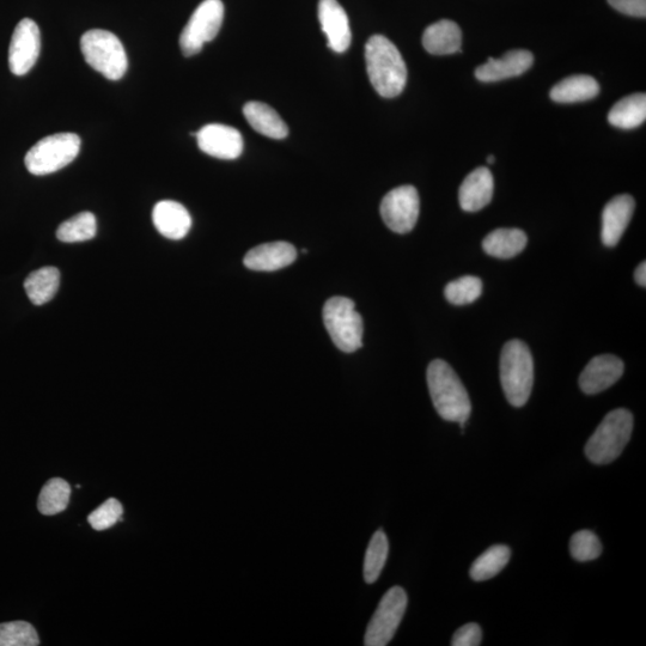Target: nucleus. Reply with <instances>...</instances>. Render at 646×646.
<instances>
[{"label":"nucleus","instance_id":"e433bc0d","mask_svg":"<svg viewBox=\"0 0 646 646\" xmlns=\"http://www.w3.org/2000/svg\"><path fill=\"white\" fill-rule=\"evenodd\" d=\"M495 161H496L495 156L491 155V156L487 157V163L493 164V163H495Z\"/></svg>","mask_w":646,"mask_h":646},{"label":"nucleus","instance_id":"72a5a7b5","mask_svg":"<svg viewBox=\"0 0 646 646\" xmlns=\"http://www.w3.org/2000/svg\"><path fill=\"white\" fill-rule=\"evenodd\" d=\"M483 639V632H481L478 624L469 623L462 626L461 629L455 632L453 637V646H478Z\"/></svg>","mask_w":646,"mask_h":646},{"label":"nucleus","instance_id":"f8f14e48","mask_svg":"<svg viewBox=\"0 0 646 646\" xmlns=\"http://www.w3.org/2000/svg\"><path fill=\"white\" fill-rule=\"evenodd\" d=\"M195 137L201 151L219 160H236L242 155V134L234 127L221 124L206 125Z\"/></svg>","mask_w":646,"mask_h":646},{"label":"nucleus","instance_id":"6e6552de","mask_svg":"<svg viewBox=\"0 0 646 646\" xmlns=\"http://www.w3.org/2000/svg\"><path fill=\"white\" fill-rule=\"evenodd\" d=\"M224 20L222 0H204L193 12L182 30L180 47L185 57H192L203 50L206 42L216 38Z\"/></svg>","mask_w":646,"mask_h":646},{"label":"nucleus","instance_id":"6ab92c4d","mask_svg":"<svg viewBox=\"0 0 646 646\" xmlns=\"http://www.w3.org/2000/svg\"><path fill=\"white\" fill-rule=\"evenodd\" d=\"M495 181L489 168L480 167L467 176L459 191L461 209L466 212L483 210L491 203Z\"/></svg>","mask_w":646,"mask_h":646},{"label":"nucleus","instance_id":"1a4fd4ad","mask_svg":"<svg viewBox=\"0 0 646 646\" xmlns=\"http://www.w3.org/2000/svg\"><path fill=\"white\" fill-rule=\"evenodd\" d=\"M408 603L406 591L401 587L389 589L371 618L365 632V646H386L395 636L404 618Z\"/></svg>","mask_w":646,"mask_h":646},{"label":"nucleus","instance_id":"2f4dec72","mask_svg":"<svg viewBox=\"0 0 646 646\" xmlns=\"http://www.w3.org/2000/svg\"><path fill=\"white\" fill-rule=\"evenodd\" d=\"M570 552L572 558L577 562L585 563L599 558L602 553L601 541L590 530H580L572 535L570 541Z\"/></svg>","mask_w":646,"mask_h":646},{"label":"nucleus","instance_id":"b1692460","mask_svg":"<svg viewBox=\"0 0 646 646\" xmlns=\"http://www.w3.org/2000/svg\"><path fill=\"white\" fill-rule=\"evenodd\" d=\"M60 286V272L56 267H42L40 270L29 274L24 282L30 302L35 306H44V304L53 300L57 295Z\"/></svg>","mask_w":646,"mask_h":646},{"label":"nucleus","instance_id":"7ed1b4c3","mask_svg":"<svg viewBox=\"0 0 646 646\" xmlns=\"http://www.w3.org/2000/svg\"><path fill=\"white\" fill-rule=\"evenodd\" d=\"M501 381L505 398L511 405L527 404L534 385L532 352L521 340H510L504 345L501 356Z\"/></svg>","mask_w":646,"mask_h":646},{"label":"nucleus","instance_id":"423d86ee","mask_svg":"<svg viewBox=\"0 0 646 646\" xmlns=\"http://www.w3.org/2000/svg\"><path fill=\"white\" fill-rule=\"evenodd\" d=\"M329 337L340 351L351 353L363 345V319L355 302L346 297H332L322 310Z\"/></svg>","mask_w":646,"mask_h":646},{"label":"nucleus","instance_id":"4468645a","mask_svg":"<svg viewBox=\"0 0 646 646\" xmlns=\"http://www.w3.org/2000/svg\"><path fill=\"white\" fill-rule=\"evenodd\" d=\"M319 20L326 34L328 47L335 53L349 50L352 40L349 17L337 0H320Z\"/></svg>","mask_w":646,"mask_h":646},{"label":"nucleus","instance_id":"39448f33","mask_svg":"<svg viewBox=\"0 0 646 646\" xmlns=\"http://www.w3.org/2000/svg\"><path fill=\"white\" fill-rule=\"evenodd\" d=\"M81 50L85 62L109 81L125 76L129 60L117 35L107 30H89L82 36Z\"/></svg>","mask_w":646,"mask_h":646},{"label":"nucleus","instance_id":"2eb2a0df","mask_svg":"<svg viewBox=\"0 0 646 646\" xmlns=\"http://www.w3.org/2000/svg\"><path fill=\"white\" fill-rule=\"evenodd\" d=\"M635 206V199L629 194L618 195L609 201L602 212L601 239L603 245L609 248L618 245L625 230L629 227Z\"/></svg>","mask_w":646,"mask_h":646},{"label":"nucleus","instance_id":"c9c22d12","mask_svg":"<svg viewBox=\"0 0 646 646\" xmlns=\"http://www.w3.org/2000/svg\"><path fill=\"white\" fill-rule=\"evenodd\" d=\"M635 280L639 286H642V288H645L646 286V264L645 261L642 262L641 265L637 267V270L635 272Z\"/></svg>","mask_w":646,"mask_h":646},{"label":"nucleus","instance_id":"a211bd4d","mask_svg":"<svg viewBox=\"0 0 646 646\" xmlns=\"http://www.w3.org/2000/svg\"><path fill=\"white\" fill-rule=\"evenodd\" d=\"M152 221L161 235L169 240H181L190 233L192 218L184 205L163 200L152 211Z\"/></svg>","mask_w":646,"mask_h":646},{"label":"nucleus","instance_id":"bb28decb","mask_svg":"<svg viewBox=\"0 0 646 646\" xmlns=\"http://www.w3.org/2000/svg\"><path fill=\"white\" fill-rule=\"evenodd\" d=\"M71 486L62 478L48 480L40 492L38 508L42 515L54 516L67 508L70 503Z\"/></svg>","mask_w":646,"mask_h":646},{"label":"nucleus","instance_id":"ddd939ff","mask_svg":"<svg viewBox=\"0 0 646 646\" xmlns=\"http://www.w3.org/2000/svg\"><path fill=\"white\" fill-rule=\"evenodd\" d=\"M624 375V362L613 355L597 356L588 363L580 377L582 392L588 395L611 388Z\"/></svg>","mask_w":646,"mask_h":646},{"label":"nucleus","instance_id":"473e14b6","mask_svg":"<svg viewBox=\"0 0 646 646\" xmlns=\"http://www.w3.org/2000/svg\"><path fill=\"white\" fill-rule=\"evenodd\" d=\"M124 508L118 499L109 498L88 517V522L95 530H106L119 521L123 522Z\"/></svg>","mask_w":646,"mask_h":646},{"label":"nucleus","instance_id":"393cba45","mask_svg":"<svg viewBox=\"0 0 646 646\" xmlns=\"http://www.w3.org/2000/svg\"><path fill=\"white\" fill-rule=\"evenodd\" d=\"M646 119V95L633 94L620 100L608 114L609 124L621 130H633Z\"/></svg>","mask_w":646,"mask_h":646},{"label":"nucleus","instance_id":"0eeeda50","mask_svg":"<svg viewBox=\"0 0 646 646\" xmlns=\"http://www.w3.org/2000/svg\"><path fill=\"white\" fill-rule=\"evenodd\" d=\"M81 151V138L75 133L52 134L28 151L24 163L30 174L44 176L58 172L75 161Z\"/></svg>","mask_w":646,"mask_h":646},{"label":"nucleus","instance_id":"a878e982","mask_svg":"<svg viewBox=\"0 0 646 646\" xmlns=\"http://www.w3.org/2000/svg\"><path fill=\"white\" fill-rule=\"evenodd\" d=\"M510 557L511 551L508 546H492L475 560L469 575L475 582L491 580L508 565Z\"/></svg>","mask_w":646,"mask_h":646},{"label":"nucleus","instance_id":"20e7f679","mask_svg":"<svg viewBox=\"0 0 646 646\" xmlns=\"http://www.w3.org/2000/svg\"><path fill=\"white\" fill-rule=\"evenodd\" d=\"M633 430V416L625 408L609 412L599 428L589 438L585 455L596 465H607L617 460L629 443Z\"/></svg>","mask_w":646,"mask_h":646},{"label":"nucleus","instance_id":"9b49d317","mask_svg":"<svg viewBox=\"0 0 646 646\" xmlns=\"http://www.w3.org/2000/svg\"><path fill=\"white\" fill-rule=\"evenodd\" d=\"M41 51V34L38 24L24 18L12 34L9 48V66L15 76H24L38 62Z\"/></svg>","mask_w":646,"mask_h":646},{"label":"nucleus","instance_id":"f704fd0d","mask_svg":"<svg viewBox=\"0 0 646 646\" xmlns=\"http://www.w3.org/2000/svg\"><path fill=\"white\" fill-rule=\"evenodd\" d=\"M608 3L625 15L643 18L646 16V0H608Z\"/></svg>","mask_w":646,"mask_h":646},{"label":"nucleus","instance_id":"c85d7f7f","mask_svg":"<svg viewBox=\"0 0 646 646\" xmlns=\"http://www.w3.org/2000/svg\"><path fill=\"white\" fill-rule=\"evenodd\" d=\"M96 233L95 216L90 212H82L60 225L57 237L59 241L64 243H78L93 240Z\"/></svg>","mask_w":646,"mask_h":646},{"label":"nucleus","instance_id":"f03ea898","mask_svg":"<svg viewBox=\"0 0 646 646\" xmlns=\"http://www.w3.org/2000/svg\"><path fill=\"white\" fill-rule=\"evenodd\" d=\"M365 62L370 82L382 97L393 99L404 91L407 67L392 41L383 35L371 36L365 46Z\"/></svg>","mask_w":646,"mask_h":646},{"label":"nucleus","instance_id":"9d476101","mask_svg":"<svg viewBox=\"0 0 646 646\" xmlns=\"http://www.w3.org/2000/svg\"><path fill=\"white\" fill-rule=\"evenodd\" d=\"M381 216L387 227L396 234H407L416 227L420 199L413 186H400L390 191L381 203Z\"/></svg>","mask_w":646,"mask_h":646},{"label":"nucleus","instance_id":"5701e85b","mask_svg":"<svg viewBox=\"0 0 646 646\" xmlns=\"http://www.w3.org/2000/svg\"><path fill=\"white\" fill-rule=\"evenodd\" d=\"M599 93L600 85L593 77L577 75L554 85L550 96L554 102L576 103L594 99Z\"/></svg>","mask_w":646,"mask_h":646},{"label":"nucleus","instance_id":"aec40b11","mask_svg":"<svg viewBox=\"0 0 646 646\" xmlns=\"http://www.w3.org/2000/svg\"><path fill=\"white\" fill-rule=\"evenodd\" d=\"M461 29L453 21L442 20L431 24L423 35V46L434 56H449L461 51Z\"/></svg>","mask_w":646,"mask_h":646},{"label":"nucleus","instance_id":"412c9836","mask_svg":"<svg viewBox=\"0 0 646 646\" xmlns=\"http://www.w3.org/2000/svg\"><path fill=\"white\" fill-rule=\"evenodd\" d=\"M243 114L253 129L262 136L272 139H284L288 137L289 129L279 114L266 103L253 101L248 102L243 108Z\"/></svg>","mask_w":646,"mask_h":646},{"label":"nucleus","instance_id":"4be33fe9","mask_svg":"<svg viewBox=\"0 0 646 646\" xmlns=\"http://www.w3.org/2000/svg\"><path fill=\"white\" fill-rule=\"evenodd\" d=\"M528 237L521 229H497L487 235L483 241L486 254L498 259L517 257L527 247Z\"/></svg>","mask_w":646,"mask_h":646},{"label":"nucleus","instance_id":"7c9ffc66","mask_svg":"<svg viewBox=\"0 0 646 646\" xmlns=\"http://www.w3.org/2000/svg\"><path fill=\"white\" fill-rule=\"evenodd\" d=\"M40 644L38 632L27 621L0 624V646H36Z\"/></svg>","mask_w":646,"mask_h":646},{"label":"nucleus","instance_id":"c756f323","mask_svg":"<svg viewBox=\"0 0 646 646\" xmlns=\"http://www.w3.org/2000/svg\"><path fill=\"white\" fill-rule=\"evenodd\" d=\"M483 292V282L474 276H465L450 282L444 290L448 302L454 306H466L478 300Z\"/></svg>","mask_w":646,"mask_h":646},{"label":"nucleus","instance_id":"dca6fc26","mask_svg":"<svg viewBox=\"0 0 646 646\" xmlns=\"http://www.w3.org/2000/svg\"><path fill=\"white\" fill-rule=\"evenodd\" d=\"M534 64V56L529 51L517 50L505 53L502 58H490L475 70L480 82H499L503 79L523 75Z\"/></svg>","mask_w":646,"mask_h":646},{"label":"nucleus","instance_id":"cd10ccee","mask_svg":"<svg viewBox=\"0 0 646 646\" xmlns=\"http://www.w3.org/2000/svg\"><path fill=\"white\" fill-rule=\"evenodd\" d=\"M389 553V542L385 532L382 529L371 538L367 553L364 559V580L368 584H373L379 580L383 568H385Z\"/></svg>","mask_w":646,"mask_h":646},{"label":"nucleus","instance_id":"f3484780","mask_svg":"<svg viewBox=\"0 0 646 646\" xmlns=\"http://www.w3.org/2000/svg\"><path fill=\"white\" fill-rule=\"evenodd\" d=\"M296 259V248L291 243L272 242L251 249L243 262L249 270L273 272L290 266Z\"/></svg>","mask_w":646,"mask_h":646},{"label":"nucleus","instance_id":"f257e3e1","mask_svg":"<svg viewBox=\"0 0 646 646\" xmlns=\"http://www.w3.org/2000/svg\"><path fill=\"white\" fill-rule=\"evenodd\" d=\"M426 379L437 413L447 422L459 424L463 434L471 417L472 404L460 377L447 362L436 359L430 363Z\"/></svg>","mask_w":646,"mask_h":646}]
</instances>
